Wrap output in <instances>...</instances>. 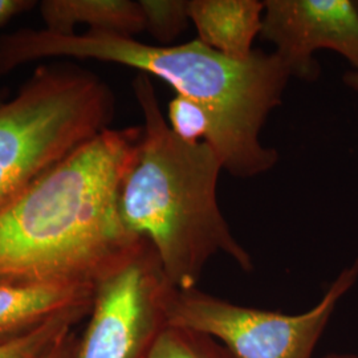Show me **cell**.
<instances>
[{
    "label": "cell",
    "instance_id": "8992f818",
    "mask_svg": "<svg viewBox=\"0 0 358 358\" xmlns=\"http://www.w3.org/2000/svg\"><path fill=\"white\" fill-rule=\"evenodd\" d=\"M176 287L146 241L137 255L96 288L75 358H146L169 327Z\"/></svg>",
    "mask_w": 358,
    "mask_h": 358
},
{
    "label": "cell",
    "instance_id": "8fae6325",
    "mask_svg": "<svg viewBox=\"0 0 358 358\" xmlns=\"http://www.w3.org/2000/svg\"><path fill=\"white\" fill-rule=\"evenodd\" d=\"M92 309H75L55 316L34 332L0 345V358H43L51 352Z\"/></svg>",
    "mask_w": 358,
    "mask_h": 358
},
{
    "label": "cell",
    "instance_id": "52a82bcc",
    "mask_svg": "<svg viewBox=\"0 0 358 358\" xmlns=\"http://www.w3.org/2000/svg\"><path fill=\"white\" fill-rule=\"evenodd\" d=\"M262 38L291 75L312 81L320 75L315 52L341 55L358 72V8L355 0H267Z\"/></svg>",
    "mask_w": 358,
    "mask_h": 358
},
{
    "label": "cell",
    "instance_id": "5bb4252c",
    "mask_svg": "<svg viewBox=\"0 0 358 358\" xmlns=\"http://www.w3.org/2000/svg\"><path fill=\"white\" fill-rule=\"evenodd\" d=\"M167 124L178 138L189 143H208L214 136V121L207 109L179 94L169 103Z\"/></svg>",
    "mask_w": 358,
    "mask_h": 358
},
{
    "label": "cell",
    "instance_id": "30bf717a",
    "mask_svg": "<svg viewBox=\"0 0 358 358\" xmlns=\"http://www.w3.org/2000/svg\"><path fill=\"white\" fill-rule=\"evenodd\" d=\"M44 31L55 35H73L78 24L134 38L145 31L140 1L131 0H43L38 3Z\"/></svg>",
    "mask_w": 358,
    "mask_h": 358
},
{
    "label": "cell",
    "instance_id": "e0dca14e",
    "mask_svg": "<svg viewBox=\"0 0 358 358\" xmlns=\"http://www.w3.org/2000/svg\"><path fill=\"white\" fill-rule=\"evenodd\" d=\"M344 83H345L346 87H349L350 90L358 94V72L349 71L344 76Z\"/></svg>",
    "mask_w": 358,
    "mask_h": 358
},
{
    "label": "cell",
    "instance_id": "7c38bea8",
    "mask_svg": "<svg viewBox=\"0 0 358 358\" xmlns=\"http://www.w3.org/2000/svg\"><path fill=\"white\" fill-rule=\"evenodd\" d=\"M146 358H235L214 337L183 327L169 325Z\"/></svg>",
    "mask_w": 358,
    "mask_h": 358
},
{
    "label": "cell",
    "instance_id": "ac0fdd59",
    "mask_svg": "<svg viewBox=\"0 0 358 358\" xmlns=\"http://www.w3.org/2000/svg\"><path fill=\"white\" fill-rule=\"evenodd\" d=\"M322 358H358V355L353 353H331Z\"/></svg>",
    "mask_w": 358,
    "mask_h": 358
},
{
    "label": "cell",
    "instance_id": "3957f363",
    "mask_svg": "<svg viewBox=\"0 0 358 358\" xmlns=\"http://www.w3.org/2000/svg\"><path fill=\"white\" fill-rule=\"evenodd\" d=\"M131 85L143 125L137 161L122 185L124 223L153 247L178 289L196 288L207 263L219 254L251 271L252 259L217 203L220 157L207 142L189 143L173 133L150 76L138 73Z\"/></svg>",
    "mask_w": 358,
    "mask_h": 358
},
{
    "label": "cell",
    "instance_id": "9c48e42d",
    "mask_svg": "<svg viewBox=\"0 0 358 358\" xmlns=\"http://www.w3.org/2000/svg\"><path fill=\"white\" fill-rule=\"evenodd\" d=\"M264 1L257 0H190L189 17L198 40L214 51L236 60L254 53L262 34Z\"/></svg>",
    "mask_w": 358,
    "mask_h": 358
},
{
    "label": "cell",
    "instance_id": "277c9868",
    "mask_svg": "<svg viewBox=\"0 0 358 358\" xmlns=\"http://www.w3.org/2000/svg\"><path fill=\"white\" fill-rule=\"evenodd\" d=\"M115 115V93L101 77L71 62L38 65L0 103V213Z\"/></svg>",
    "mask_w": 358,
    "mask_h": 358
},
{
    "label": "cell",
    "instance_id": "9a60e30c",
    "mask_svg": "<svg viewBox=\"0 0 358 358\" xmlns=\"http://www.w3.org/2000/svg\"><path fill=\"white\" fill-rule=\"evenodd\" d=\"M38 4L34 0H0V26Z\"/></svg>",
    "mask_w": 358,
    "mask_h": 358
},
{
    "label": "cell",
    "instance_id": "7a4b0ae2",
    "mask_svg": "<svg viewBox=\"0 0 358 358\" xmlns=\"http://www.w3.org/2000/svg\"><path fill=\"white\" fill-rule=\"evenodd\" d=\"M41 59L115 63L165 81L213 117L214 136L208 145L232 177L254 178L279 162V153L260 140L292 77L275 52L255 51L236 60L198 38L164 47L100 31L55 35L43 28H22L0 36V78Z\"/></svg>",
    "mask_w": 358,
    "mask_h": 358
},
{
    "label": "cell",
    "instance_id": "4fadbf2b",
    "mask_svg": "<svg viewBox=\"0 0 358 358\" xmlns=\"http://www.w3.org/2000/svg\"><path fill=\"white\" fill-rule=\"evenodd\" d=\"M145 31H148L161 45H170L187 29L189 1L185 0H140Z\"/></svg>",
    "mask_w": 358,
    "mask_h": 358
},
{
    "label": "cell",
    "instance_id": "ba28073f",
    "mask_svg": "<svg viewBox=\"0 0 358 358\" xmlns=\"http://www.w3.org/2000/svg\"><path fill=\"white\" fill-rule=\"evenodd\" d=\"M94 285L60 282H0V345L34 332L55 316L92 309Z\"/></svg>",
    "mask_w": 358,
    "mask_h": 358
},
{
    "label": "cell",
    "instance_id": "5b68a950",
    "mask_svg": "<svg viewBox=\"0 0 358 358\" xmlns=\"http://www.w3.org/2000/svg\"><path fill=\"white\" fill-rule=\"evenodd\" d=\"M358 280V257L333 280L320 301L304 313L244 307L198 288H176L169 325L214 337L235 358H313L341 299Z\"/></svg>",
    "mask_w": 358,
    "mask_h": 358
},
{
    "label": "cell",
    "instance_id": "2e32d148",
    "mask_svg": "<svg viewBox=\"0 0 358 358\" xmlns=\"http://www.w3.org/2000/svg\"><path fill=\"white\" fill-rule=\"evenodd\" d=\"M77 345H78V337H76V333L73 331L64 337L52 349L51 352H48L43 358H75Z\"/></svg>",
    "mask_w": 358,
    "mask_h": 358
},
{
    "label": "cell",
    "instance_id": "d6986e66",
    "mask_svg": "<svg viewBox=\"0 0 358 358\" xmlns=\"http://www.w3.org/2000/svg\"><path fill=\"white\" fill-rule=\"evenodd\" d=\"M355 1H356V6H357V8H358V0H355Z\"/></svg>",
    "mask_w": 358,
    "mask_h": 358
},
{
    "label": "cell",
    "instance_id": "6da1fadb",
    "mask_svg": "<svg viewBox=\"0 0 358 358\" xmlns=\"http://www.w3.org/2000/svg\"><path fill=\"white\" fill-rule=\"evenodd\" d=\"M141 140L142 127L103 130L0 213V282L97 287L140 252L120 199Z\"/></svg>",
    "mask_w": 358,
    "mask_h": 358
}]
</instances>
